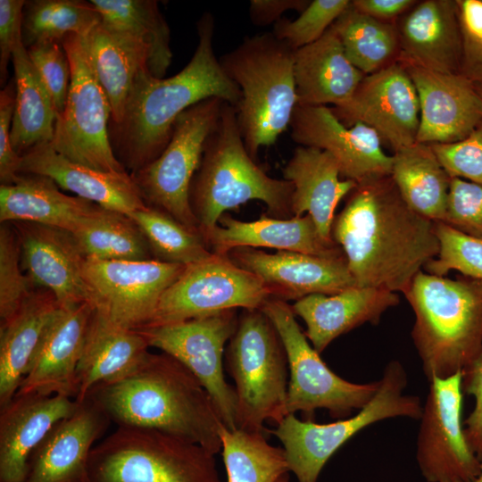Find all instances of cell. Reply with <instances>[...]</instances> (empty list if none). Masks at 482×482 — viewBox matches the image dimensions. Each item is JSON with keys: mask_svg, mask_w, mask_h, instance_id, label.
Listing matches in <instances>:
<instances>
[{"mask_svg": "<svg viewBox=\"0 0 482 482\" xmlns=\"http://www.w3.org/2000/svg\"><path fill=\"white\" fill-rule=\"evenodd\" d=\"M62 44L70 62L71 84L50 145L74 162L105 172H126L111 145V107L93 70L87 36L71 34Z\"/></svg>", "mask_w": 482, "mask_h": 482, "instance_id": "10", "label": "cell"}, {"mask_svg": "<svg viewBox=\"0 0 482 482\" xmlns=\"http://www.w3.org/2000/svg\"><path fill=\"white\" fill-rule=\"evenodd\" d=\"M238 309L138 330L150 347H155L183 363L211 396L224 426L237 429V395L226 381L223 355L234 335Z\"/></svg>", "mask_w": 482, "mask_h": 482, "instance_id": "13", "label": "cell"}, {"mask_svg": "<svg viewBox=\"0 0 482 482\" xmlns=\"http://www.w3.org/2000/svg\"><path fill=\"white\" fill-rule=\"evenodd\" d=\"M235 383L237 428L261 432L287 414L288 361L281 337L262 309H244L225 351Z\"/></svg>", "mask_w": 482, "mask_h": 482, "instance_id": "7", "label": "cell"}, {"mask_svg": "<svg viewBox=\"0 0 482 482\" xmlns=\"http://www.w3.org/2000/svg\"><path fill=\"white\" fill-rule=\"evenodd\" d=\"M435 229L439 252L426 264L425 271L444 277L453 270L464 277L482 281V240L461 233L444 222H435Z\"/></svg>", "mask_w": 482, "mask_h": 482, "instance_id": "43", "label": "cell"}, {"mask_svg": "<svg viewBox=\"0 0 482 482\" xmlns=\"http://www.w3.org/2000/svg\"><path fill=\"white\" fill-rule=\"evenodd\" d=\"M15 104V81L12 78L0 91V182L11 185L20 177L21 157L11 142V129Z\"/></svg>", "mask_w": 482, "mask_h": 482, "instance_id": "50", "label": "cell"}, {"mask_svg": "<svg viewBox=\"0 0 482 482\" xmlns=\"http://www.w3.org/2000/svg\"><path fill=\"white\" fill-rule=\"evenodd\" d=\"M294 53L272 32L246 37L220 62L241 91L236 109L245 148L255 160L290 126L297 105Z\"/></svg>", "mask_w": 482, "mask_h": 482, "instance_id": "6", "label": "cell"}, {"mask_svg": "<svg viewBox=\"0 0 482 482\" xmlns=\"http://www.w3.org/2000/svg\"><path fill=\"white\" fill-rule=\"evenodd\" d=\"M53 101L57 116L65 109L71 84V66L62 44L37 42L26 48Z\"/></svg>", "mask_w": 482, "mask_h": 482, "instance_id": "46", "label": "cell"}, {"mask_svg": "<svg viewBox=\"0 0 482 482\" xmlns=\"http://www.w3.org/2000/svg\"><path fill=\"white\" fill-rule=\"evenodd\" d=\"M461 32L460 73L482 83V0H457Z\"/></svg>", "mask_w": 482, "mask_h": 482, "instance_id": "49", "label": "cell"}, {"mask_svg": "<svg viewBox=\"0 0 482 482\" xmlns=\"http://www.w3.org/2000/svg\"><path fill=\"white\" fill-rule=\"evenodd\" d=\"M59 421L33 453L24 482H89L88 461L112 422L90 397Z\"/></svg>", "mask_w": 482, "mask_h": 482, "instance_id": "23", "label": "cell"}, {"mask_svg": "<svg viewBox=\"0 0 482 482\" xmlns=\"http://www.w3.org/2000/svg\"><path fill=\"white\" fill-rule=\"evenodd\" d=\"M332 111L345 126L356 122L369 126L395 152L416 143L419 96L406 67L400 62L365 75L352 97Z\"/></svg>", "mask_w": 482, "mask_h": 482, "instance_id": "17", "label": "cell"}, {"mask_svg": "<svg viewBox=\"0 0 482 482\" xmlns=\"http://www.w3.org/2000/svg\"><path fill=\"white\" fill-rule=\"evenodd\" d=\"M390 177L416 212L434 222L444 220L452 178L430 145L415 143L395 151Z\"/></svg>", "mask_w": 482, "mask_h": 482, "instance_id": "36", "label": "cell"}, {"mask_svg": "<svg viewBox=\"0 0 482 482\" xmlns=\"http://www.w3.org/2000/svg\"><path fill=\"white\" fill-rule=\"evenodd\" d=\"M87 40L93 70L110 104L109 124H117L136 76L141 70L148 71V51L130 35L102 21Z\"/></svg>", "mask_w": 482, "mask_h": 482, "instance_id": "34", "label": "cell"}, {"mask_svg": "<svg viewBox=\"0 0 482 482\" xmlns=\"http://www.w3.org/2000/svg\"><path fill=\"white\" fill-rule=\"evenodd\" d=\"M202 236L211 252L220 255L238 247H267L320 257L345 256L335 243L320 237L309 214L286 220L262 214L256 220L241 221L225 212Z\"/></svg>", "mask_w": 482, "mask_h": 482, "instance_id": "26", "label": "cell"}, {"mask_svg": "<svg viewBox=\"0 0 482 482\" xmlns=\"http://www.w3.org/2000/svg\"><path fill=\"white\" fill-rule=\"evenodd\" d=\"M21 173L47 177L75 196L128 215L146 205L130 173L105 172L74 162L51 145L21 156Z\"/></svg>", "mask_w": 482, "mask_h": 482, "instance_id": "27", "label": "cell"}, {"mask_svg": "<svg viewBox=\"0 0 482 482\" xmlns=\"http://www.w3.org/2000/svg\"><path fill=\"white\" fill-rule=\"evenodd\" d=\"M472 482H482V461L480 462L479 473Z\"/></svg>", "mask_w": 482, "mask_h": 482, "instance_id": "55", "label": "cell"}, {"mask_svg": "<svg viewBox=\"0 0 482 482\" xmlns=\"http://www.w3.org/2000/svg\"><path fill=\"white\" fill-rule=\"evenodd\" d=\"M186 265L150 260L86 259L84 276L94 309L123 327L151 321L160 298Z\"/></svg>", "mask_w": 482, "mask_h": 482, "instance_id": "15", "label": "cell"}, {"mask_svg": "<svg viewBox=\"0 0 482 482\" xmlns=\"http://www.w3.org/2000/svg\"><path fill=\"white\" fill-rule=\"evenodd\" d=\"M462 394L461 372L429 380L417 440L418 464L428 482H472L479 473L461 422Z\"/></svg>", "mask_w": 482, "mask_h": 482, "instance_id": "16", "label": "cell"}, {"mask_svg": "<svg viewBox=\"0 0 482 482\" xmlns=\"http://www.w3.org/2000/svg\"><path fill=\"white\" fill-rule=\"evenodd\" d=\"M297 105L339 106L353 95L364 74L346 57L330 27L317 41L295 50Z\"/></svg>", "mask_w": 482, "mask_h": 482, "instance_id": "31", "label": "cell"}, {"mask_svg": "<svg viewBox=\"0 0 482 482\" xmlns=\"http://www.w3.org/2000/svg\"><path fill=\"white\" fill-rule=\"evenodd\" d=\"M72 235L86 259H154L139 227L122 212L102 207Z\"/></svg>", "mask_w": 482, "mask_h": 482, "instance_id": "39", "label": "cell"}, {"mask_svg": "<svg viewBox=\"0 0 482 482\" xmlns=\"http://www.w3.org/2000/svg\"><path fill=\"white\" fill-rule=\"evenodd\" d=\"M331 237L356 287L394 293L404 294L439 252L435 222L406 204L390 176L351 192Z\"/></svg>", "mask_w": 482, "mask_h": 482, "instance_id": "1", "label": "cell"}, {"mask_svg": "<svg viewBox=\"0 0 482 482\" xmlns=\"http://www.w3.org/2000/svg\"><path fill=\"white\" fill-rule=\"evenodd\" d=\"M24 0H0V82L6 85L8 65L12 52L22 41L21 25Z\"/></svg>", "mask_w": 482, "mask_h": 482, "instance_id": "52", "label": "cell"}, {"mask_svg": "<svg viewBox=\"0 0 482 482\" xmlns=\"http://www.w3.org/2000/svg\"><path fill=\"white\" fill-rule=\"evenodd\" d=\"M102 22L123 31L141 43L148 51V71L163 79L172 52L170 30L154 0H91Z\"/></svg>", "mask_w": 482, "mask_h": 482, "instance_id": "37", "label": "cell"}, {"mask_svg": "<svg viewBox=\"0 0 482 482\" xmlns=\"http://www.w3.org/2000/svg\"><path fill=\"white\" fill-rule=\"evenodd\" d=\"M331 28L348 60L364 75L392 63L393 57L399 54L396 26L357 11L352 1Z\"/></svg>", "mask_w": 482, "mask_h": 482, "instance_id": "38", "label": "cell"}, {"mask_svg": "<svg viewBox=\"0 0 482 482\" xmlns=\"http://www.w3.org/2000/svg\"><path fill=\"white\" fill-rule=\"evenodd\" d=\"M282 173L284 179L294 186L293 217L309 214L320 237L328 243H335L331 229L336 208L357 184L350 179H340L335 158L315 147L297 146Z\"/></svg>", "mask_w": 482, "mask_h": 482, "instance_id": "29", "label": "cell"}, {"mask_svg": "<svg viewBox=\"0 0 482 482\" xmlns=\"http://www.w3.org/2000/svg\"><path fill=\"white\" fill-rule=\"evenodd\" d=\"M101 21L100 13L90 1H26L22 13V43L28 48L42 41L62 43L71 34L87 36Z\"/></svg>", "mask_w": 482, "mask_h": 482, "instance_id": "41", "label": "cell"}, {"mask_svg": "<svg viewBox=\"0 0 482 482\" xmlns=\"http://www.w3.org/2000/svg\"><path fill=\"white\" fill-rule=\"evenodd\" d=\"M149 345L137 329L123 327L94 309L77 368L78 403L96 386L119 381L141 364Z\"/></svg>", "mask_w": 482, "mask_h": 482, "instance_id": "30", "label": "cell"}, {"mask_svg": "<svg viewBox=\"0 0 482 482\" xmlns=\"http://www.w3.org/2000/svg\"><path fill=\"white\" fill-rule=\"evenodd\" d=\"M405 67L420 102L416 143L458 142L467 137L482 121V97L470 79L461 73Z\"/></svg>", "mask_w": 482, "mask_h": 482, "instance_id": "21", "label": "cell"}, {"mask_svg": "<svg viewBox=\"0 0 482 482\" xmlns=\"http://www.w3.org/2000/svg\"><path fill=\"white\" fill-rule=\"evenodd\" d=\"M10 223L18 236L22 270L35 287L50 291L62 308L91 303L84 276L86 258L71 232L37 223Z\"/></svg>", "mask_w": 482, "mask_h": 482, "instance_id": "20", "label": "cell"}, {"mask_svg": "<svg viewBox=\"0 0 482 482\" xmlns=\"http://www.w3.org/2000/svg\"><path fill=\"white\" fill-rule=\"evenodd\" d=\"M371 400L352 417L318 424L287 414L273 430L283 445L289 471L298 482H317L329 458L352 436L366 427L395 417L420 420L423 405L416 395H404L406 370L397 361L385 368Z\"/></svg>", "mask_w": 482, "mask_h": 482, "instance_id": "9", "label": "cell"}, {"mask_svg": "<svg viewBox=\"0 0 482 482\" xmlns=\"http://www.w3.org/2000/svg\"><path fill=\"white\" fill-rule=\"evenodd\" d=\"M79 404L64 395L29 394L0 408V482H24L35 450Z\"/></svg>", "mask_w": 482, "mask_h": 482, "instance_id": "24", "label": "cell"}, {"mask_svg": "<svg viewBox=\"0 0 482 482\" xmlns=\"http://www.w3.org/2000/svg\"><path fill=\"white\" fill-rule=\"evenodd\" d=\"M442 222L461 233L482 240V185L452 178Z\"/></svg>", "mask_w": 482, "mask_h": 482, "instance_id": "47", "label": "cell"}, {"mask_svg": "<svg viewBox=\"0 0 482 482\" xmlns=\"http://www.w3.org/2000/svg\"><path fill=\"white\" fill-rule=\"evenodd\" d=\"M198 44L177 74L158 79L145 69L136 76L121 120L109 124L116 158L134 173L155 160L168 145L175 120L192 105L219 98L237 107L241 91L223 71L213 49L214 18L205 12L197 24Z\"/></svg>", "mask_w": 482, "mask_h": 482, "instance_id": "2", "label": "cell"}, {"mask_svg": "<svg viewBox=\"0 0 482 482\" xmlns=\"http://www.w3.org/2000/svg\"><path fill=\"white\" fill-rule=\"evenodd\" d=\"M399 302L394 292L354 286L335 295H307L291 307L305 322L304 334L320 353L341 335L367 322L378 324L382 314Z\"/></svg>", "mask_w": 482, "mask_h": 482, "instance_id": "28", "label": "cell"}, {"mask_svg": "<svg viewBox=\"0 0 482 482\" xmlns=\"http://www.w3.org/2000/svg\"><path fill=\"white\" fill-rule=\"evenodd\" d=\"M261 309L274 324L287 352L288 414L301 411L311 420L317 409H325L332 418L342 420L371 400L378 380L357 384L333 372L310 345L287 302L270 298Z\"/></svg>", "mask_w": 482, "mask_h": 482, "instance_id": "12", "label": "cell"}, {"mask_svg": "<svg viewBox=\"0 0 482 482\" xmlns=\"http://www.w3.org/2000/svg\"><path fill=\"white\" fill-rule=\"evenodd\" d=\"M310 2L305 0H251L250 20L255 26H267L282 19V14L287 11L295 10L301 13Z\"/></svg>", "mask_w": 482, "mask_h": 482, "instance_id": "53", "label": "cell"}, {"mask_svg": "<svg viewBox=\"0 0 482 482\" xmlns=\"http://www.w3.org/2000/svg\"><path fill=\"white\" fill-rule=\"evenodd\" d=\"M396 28L400 62L441 73H460L461 32L457 1L418 2Z\"/></svg>", "mask_w": 482, "mask_h": 482, "instance_id": "25", "label": "cell"}, {"mask_svg": "<svg viewBox=\"0 0 482 482\" xmlns=\"http://www.w3.org/2000/svg\"><path fill=\"white\" fill-rule=\"evenodd\" d=\"M289 127L295 143L330 154L341 176L357 186L391 174L393 155L384 152L376 131L362 122L345 126L328 106L296 105Z\"/></svg>", "mask_w": 482, "mask_h": 482, "instance_id": "18", "label": "cell"}, {"mask_svg": "<svg viewBox=\"0 0 482 482\" xmlns=\"http://www.w3.org/2000/svg\"><path fill=\"white\" fill-rule=\"evenodd\" d=\"M223 103L219 98H209L184 111L175 120L170 139L162 154L130 174L145 204L197 232L200 230L190 206L189 190Z\"/></svg>", "mask_w": 482, "mask_h": 482, "instance_id": "11", "label": "cell"}, {"mask_svg": "<svg viewBox=\"0 0 482 482\" xmlns=\"http://www.w3.org/2000/svg\"><path fill=\"white\" fill-rule=\"evenodd\" d=\"M228 482H277L289 471L283 448L267 442L261 432L220 428Z\"/></svg>", "mask_w": 482, "mask_h": 482, "instance_id": "40", "label": "cell"}, {"mask_svg": "<svg viewBox=\"0 0 482 482\" xmlns=\"http://www.w3.org/2000/svg\"><path fill=\"white\" fill-rule=\"evenodd\" d=\"M430 145L451 178L482 185V121L461 141Z\"/></svg>", "mask_w": 482, "mask_h": 482, "instance_id": "48", "label": "cell"}, {"mask_svg": "<svg viewBox=\"0 0 482 482\" xmlns=\"http://www.w3.org/2000/svg\"><path fill=\"white\" fill-rule=\"evenodd\" d=\"M93 312L87 302L61 307L15 395H60L76 399L77 368Z\"/></svg>", "mask_w": 482, "mask_h": 482, "instance_id": "22", "label": "cell"}, {"mask_svg": "<svg viewBox=\"0 0 482 482\" xmlns=\"http://www.w3.org/2000/svg\"><path fill=\"white\" fill-rule=\"evenodd\" d=\"M87 397L117 426L162 430L214 454L222 448L223 423L211 396L183 363L163 352H149L130 375L95 386Z\"/></svg>", "mask_w": 482, "mask_h": 482, "instance_id": "3", "label": "cell"}, {"mask_svg": "<svg viewBox=\"0 0 482 482\" xmlns=\"http://www.w3.org/2000/svg\"><path fill=\"white\" fill-rule=\"evenodd\" d=\"M36 290L23 273L17 233L10 222L0 227V322L10 319Z\"/></svg>", "mask_w": 482, "mask_h": 482, "instance_id": "44", "label": "cell"}, {"mask_svg": "<svg viewBox=\"0 0 482 482\" xmlns=\"http://www.w3.org/2000/svg\"><path fill=\"white\" fill-rule=\"evenodd\" d=\"M348 0H313L295 21L282 18L274 23L272 34L294 50L308 46L332 26L349 7Z\"/></svg>", "mask_w": 482, "mask_h": 482, "instance_id": "45", "label": "cell"}, {"mask_svg": "<svg viewBox=\"0 0 482 482\" xmlns=\"http://www.w3.org/2000/svg\"><path fill=\"white\" fill-rule=\"evenodd\" d=\"M129 216L145 237L154 259L187 266L213 254L200 232L161 210L146 204Z\"/></svg>", "mask_w": 482, "mask_h": 482, "instance_id": "42", "label": "cell"}, {"mask_svg": "<svg viewBox=\"0 0 482 482\" xmlns=\"http://www.w3.org/2000/svg\"><path fill=\"white\" fill-rule=\"evenodd\" d=\"M415 3L412 0H354L352 5L366 15L385 21L409 11Z\"/></svg>", "mask_w": 482, "mask_h": 482, "instance_id": "54", "label": "cell"}, {"mask_svg": "<svg viewBox=\"0 0 482 482\" xmlns=\"http://www.w3.org/2000/svg\"><path fill=\"white\" fill-rule=\"evenodd\" d=\"M294 186L270 177L248 154L234 106L224 102L192 179L189 203L202 233L212 229L226 211L250 200L266 204L267 215L290 219Z\"/></svg>", "mask_w": 482, "mask_h": 482, "instance_id": "5", "label": "cell"}, {"mask_svg": "<svg viewBox=\"0 0 482 482\" xmlns=\"http://www.w3.org/2000/svg\"><path fill=\"white\" fill-rule=\"evenodd\" d=\"M403 295L415 314L411 337L428 380L462 372L482 351V281L420 270Z\"/></svg>", "mask_w": 482, "mask_h": 482, "instance_id": "4", "label": "cell"}, {"mask_svg": "<svg viewBox=\"0 0 482 482\" xmlns=\"http://www.w3.org/2000/svg\"><path fill=\"white\" fill-rule=\"evenodd\" d=\"M60 309L50 291L37 288L10 319L0 322V408L16 395Z\"/></svg>", "mask_w": 482, "mask_h": 482, "instance_id": "33", "label": "cell"}, {"mask_svg": "<svg viewBox=\"0 0 482 482\" xmlns=\"http://www.w3.org/2000/svg\"><path fill=\"white\" fill-rule=\"evenodd\" d=\"M475 84H476V87H477V90H478V94L482 97V83H475Z\"/></svg>", "mask_w": 482, "mask_h": 482, "instance_id": "57", "label": "cell"}, {"mask_svg": "<svg viewBox=\"0 0 482 482\" xmlns=\"http://www.w3.org/2000/svg\"><path fill=\"white\" fill-rule=\"evenodd\" d=\"M277 482H289L288 473H286V474H284L283 476H281V477L277 480Z\"/></svg>", "mask_w": 482, "mask_h": 482, "instance_id": "56", "label": "cell"}, {"mask_svg": "<svg viewBox=\"0 0 482 482\" xmlns=\"http://www.w3.org/2000/svg\"><path fill=\"white\" fill-rule=\"evenodd\" d=\"M270 299L262 282L227 255L186 266L162 294L146 327L182 322L229 309H261Z\"/></svg>", "mask_w": 482, "mask_h": 482, "instance_id": "14", "label": "cell"}, {"mask_svg": "<svg viewBox=\"0 0 482 482\" xmlns=\"http://www.w3.org/2000/svg\"><path fill=\"white\" fill-rule=\"evenodd\" d=\"M102 207L63 194L49 178L20 174L11 185H0V221L30 222L74 232Z\"/></svg>", "mask_w": 482, "mask_h": 482, "instance_id": "32", "label": "cell"}, {"mask_svg": "<svg viewBox=\"0 0 482 482\" xmlns=\"http://www.w3.org/2000/svg\"><path fill=\"white\" fill-rule=\"evenodd\" d=\"M214 455L162 430L117 426L93 447L88 476L90 482H221Z\"/></svg>", "mask_w": 482, "mask_h": 482, "instance_id": "8", "label": "cell"}, {"mask_svg": "<svg viewBox=\"0 0 482 482\" xmlns=\"http://www.w3.org/2000/svg\"><path fill=\"white\" fill-rule=\"evenodd\" d=\"M462 392L475 399L474 408L464 422L468 444L482 461V351L461 372Z\"/></svg>", "mask_w": 482, "mask_h": 482, "instance_id": "51", "label": "cell"}, {"mask_svg": "<svg viewBox=\"0 0 482 482\" xmlns=\"http://www.w3.org/2000/svg\"><path fill=\"white\" fill-rule=\"evenodd\" d=\"M90 482V481H89Z\"/></svg>", "mask_w": 482, "mask_h": 482, "instance_id": "58", "label": "cell"}, {"mask_svg": "<svg viewBox=\"0 0 482 482\" xmlns=\"http://www.w3.org/2000/svg\"><path fill=\"white\" fill-rule=\"evenodd\" d=\"M227 256L256 276L270 298L284 302L313 294L335 295L355 286L345 256L320 257L289 251L269 253L252 247L232 249Z\"/></svg>", "mask_w": 482, "mask_h": 482, "instance_id": "19", "label": "cell"}, {"mask_svg": "<svg viewBox=\"0 0 482 482\" xmlns=\"http://www.w3.org/2000/svg\"><path fill=\"white\" fill-rule=\"evenodd\" d=\"M15 104L11 142L21 157L54 139L57 114L39 74L32 64L22 41L12 52Z\"/></svg>", "mask_w": 482, "mask_h": 482, "instance_id": "35", "label": "cell"}]
</instances>
